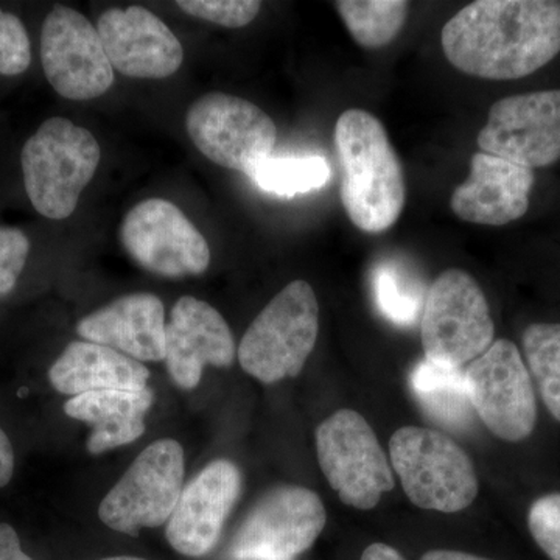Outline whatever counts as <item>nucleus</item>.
Here are the masks:
<instances>
[{
    "label": "nucleus",
    "instance_id": "f257e3e1",
    "mask_svg": "<svg viewBox=\"0 0 560 560\" xmlns=\"http://www.w3.org/2000/svg\"><path fill=\"white\" fill-rule=\"evenodd\" d=\"M447 60L467 75L525 79L560 54L558 0H477L441 33Z\"/></svg>",
    "mask_w": 560,
    "mask_h": 560
},
{
    "label": "nucleus",
    "instance_id": "f03ea898",
    "mask_svg": "<svg viewBox=\"0 0 560 560\" xmlns=\"http://www.w3.org/2000/svg\"><path fill=\"white\" fill-rule=\"evenodd\" d=\"M334 142L349 220L368 234L388 231L404 212L407 184L382 121L364 109L345 110L335 125Z\"/></svg>",
    "mask_w": 560,
    "mask_h": 560
},
{
    "label": "nucleus",
    "instance_id": "7ed1b4c3",
    "mask_svg": "<svg viewBox=\"0 0 560 560\" xmlns=\"http://www.w3.org/2000/svg\"><path fill=\"white\" fill-rule=\"evenodd\" d=\"M101 145L65 117L44 121L21 154L25 190L33 208L50 220L72 215L81 191L101 164Z\"/></svg>",
    "mask_w": 560,
    "mask_h": 560
},
{
    "label": "nucleus",
    "instance_id": "20e7f679",
    "mask_svg": "<svg viewBox=\"0 0 560 560\" xmlns=\"http://www.w3.org/2000/svg\"><path fill=\"white\" fill-rule=\"evenodd\" d=\"M319 334V304L311 283L293 280L243 335L238 363L250 377L275 385L304 370Z\"/></svg>",
    "mask_w": 560,
    "mask_h": 560
},
{
    "label": "nucleus",
    "instance_id": "39448f33",
    "mask_svg": "<svg viewBox=\"0 0 560 560\" xmlns=\"http://www.w3.org/2000/svg\"><path fill=\"white\" fill-rule=\"evenodd\" d=\"M389 463L401 488L420 510H467L480 490L470 456L447 434L401 427L389 440Z\"/></svg>",
    "mask_w": 560,
    "mask_h": 560
},
{
    "label": "nucleus",
    "instance_id": "423d86ee",
    "mask_svg": "<svg viewBox=\"0 0 560 560\" xmlns=\"http://www.w3.org/2000/svg\"><path fill=\"white\" fill-rule=\"evenodd\" d=\"M420 338L427 360L456 370L492 346L495 323L469 272L451 268L431 283L420 315Z\"/></svg>",
    "mask_w": 560,
    "mask_h": 560
},
{
    "label": "nucleus",
    "instance_id": "0eeeda50",
    "mask_svg": "<svg viewBox=\"0 0 560 560\" xmlns=\"http://www.w3.org/2000/svg\"><path fill=\"white\" fill-rule=\"evenodd\" d=\"M315 440L320 470L346 506L374 510L396 486L389 456L360 412H334L319 423Z\"/></svg>",
    "mask_w": 560,
    "mask_h": 560
},
{
    "label": "nucleus",
    "instance_id": "6e6552de",
    "mask_svg": "<svg viewBox=\"0 0 560 560\" xmlns=\"http://www.w3.org/2000/svg\"><path fill=\"white\" fill-rule=\"evenodd\" d=\"M184 471L179 442H153L102 500L98 517L109 529L132 537L142 528L167 525L183 493Z\"/></svg>",
    "mask_w": 560,
    "mask_h": 560
},
{
    "label": "nucleus",
    "instance_id": "1a4fd4ad",
    "mask_svg": "<svg viewBox=\"0 0 560 560\" xmlns=\"http://www.w3.org/2000/svg\"><path fill=\"white\" fill-rule=\"evenodd\" d=\"M326 522L318 493L302 486H279L254 504L232 537L228 559L296 560L311 550Z\"/></svg>",
    "mask_w": 560,
    "mask_h": 560
},
{
    "label": "nucleus",
    "instance_id": "9d476101",
    "mask_svg": "<svg viewBox=\"0 0 560 560\" xmlns=\"http://www.w3.org/2000/svg\"><path fill=\"white\" fill-rule=\"evenodd\" d=\"M471 408L493 436L506 442L528 440L537 425L534 382L521 349L497 340L464 370Z\"/></svg>",
    "mask_w": 560,
    "mask_h": 560
},
{
    "label": "nucleus",
    "instance_id": "9b49d317",
    "mask_svg": "<svg viewBox=\"0 0 560 560\" xmlns=\"http://www.w3.org/2000/svg\"><path fill=\"white\" fill-rule=\"evenodd\" d=\"M187 135L208 160L249 175L275 150L278 130L259 106L235 95L212 92L195 102Z\"/></svg>",
    "mask_w": 560,
    "mask_h": 560
},
{
    "label": "nucleus",
    "instance_id": "f8f14e48",
    "mask_svg": "<svg viewBox=\"0 0 560 560\" xmlns=\"http://www.w3.org/2000/svg\"><path fill=\"white\" fill-rule=\"evenodd\" d=\"M120 242L140 268L162 278L198 276L209 268L205 235L178 206L161 198L139 202L127 213Z\"/></svg>",
    "mask_w": 560,
    "mask_h": 560
},
{
    "label": "nucleus",
    "instance_id": "ddd939ff",
    "mask_svg": "<svg viewBox=\"0 0 560 560\" xmlns=\"http://www.w3.org/2000/svg\"><path fill=\"white\" fill-rule=\"evenodd\" d=\"M44 75L61 97L84 102L113 86L114 69L97 28L79 11L55 7L40 32Z\"/></svg>",
    "mask_w": 560,
    "mask_h": 560
},
{
    "label": "nucleus",
    "instance_id": "4468645a",
    "mask_svg": "<svg viewBox=\"0 0 560 560\" xmlns=\"http://www.w3.org/2000/svg\"><path fill=\"white\" fill-rule=\"evenodd\" d=\"M482 153L522 167H550L560 160V90L511 95L493 103L478 135Z\"/></svg>",
    "mask_w": 560,
    "mask_h": 560
},
{
    "label": "nucleus",
    "instance_id": "2eb2a0df",
    "mask_svg": "<svg viewBox=\"0 0 560 560\" xmlns=\"http://www.w3.org/2000/svg\"><path fill=\"white\" fill-rule=\"evenodd\" d=\"M241 469L230 459H217L184 486L167 522L165 537L179 555L202 558L220 541L224 525L241 499Z\"/></svg>",
    "mask_w": 560,
    "mask_h": 560
},
{
    "label": "nucleus",
    "instance_id": "dca6fc26",
    "mask_svg": "<svg viewBox=\"0 0 560 560\" xmlns=\"http://www.w3.org/2000/svg\"><path fill=\"white\" fill-rule=\"evenodd\" d=\"M97 32L113 69L131 79H167L183 65L175 33L143 7L106 10Z\"/></svg>",
    "mask_w": 560,
    "mask_h": 560
},
{
    "label": "nucleus",
    "instance_id": "f3484780",
    "mask_svg": "<svg viewBox=\"0 0 560 560\" xmlns=\"http://www.w3.org/2000/svg\"><path fill=\"white\" fill-rule=\"evenodd\" d=\"M235 355L234 337L220 312L197 298H179L165 326L164 361L173 383L180 389L197 388L208 364L230 368Z\"/></svg>",
    "mask_w": 560,
    "mask_h": 560
},
{
    "label": "nucleus",
    "instance_id": "a211bd4d",
    "mask_svg": "<svg viewBox=\"0 0 560 560\" xmlns=\"http://www.w3.org/2000/svg\"><path fill=\"white\" fill-rule=\"evenodd\" d=\"M534 171L488 153H475L469 178L453 191L451 208L459 220L504 226L528 212Z\"/></svg>",
    "mask_w": 560,
    "mask_h": 560
},
{
    "label": "nucleus",
    "instance_id": "6ab92c4d",
    "mask_svg": "<svg viewBox=\"0 0 560 560\" xmlns=\"http://www.w3.org/2000/svg\"><path fill=\"white\" fill-rule=\"evenodd\" d=\"M165 313L160 298L135 293L84 316L77 334L140 361L165 360Z\"/></svg>",
    "mask_w": 560,
    "mask_h": 560
},
{
    "label": "nucleus",
    "instance_id": "aec40b11",
    "mask_svg": "<svg viewBox=\"0 0 560 560\" xmlns=\"http://www.w3.org/2000/svg\"><path fill=\"white\" fill-rule=\"evenodd\" d=\"M154 404V390L106 389L70 397L65 404L69 418L91 427L88 452L101 455L138 441L145 433V416Z\"/></svg>",
    "mask_w": 560,
    "mask_h": 560
},
{
    "label": "nucleus",
    "instance_id": "412c9836",
    "mask_svg": "<svg viewBox=\"0 0 560 560\" xmlns=\"http://www.w3.org/2000/svg\"><path fill=\"white\" fill-rule=\"evenodd\" d=\"M150 378L145 364L91 341L70 342L49 370V382L68 396L106 389H143Z\"/></svg>",
    "mask_w": 560,
    "mask_h": 560
},
{
    "label": "nucleus",
    "instance_id": "4be33fe9",
    "mask_svg": "<svg viewBox=\"0 0 560 560\" xmlns=\"http://www.w3.org/2000/svg\"><path fill=\"white\" fill-rule=\"evenodd\" d=\"M411 386L422 407L448 427L467 425L471 408L466 374L423 359L411 374Z\"/></svg>",
    "mask_w": 560,
    "mask_h": 560
},
{
    "label": "nucleus",
    "instance_id": "5701e85b",
    "mask_svg": "<svg viewBox=\"0 0 560 560\" xmlns=\"http://www.w3.org/2000/svg\"><path fill=\"white\" fill-rule=\"evenodd\" d=\"M346 27L363 49H382L397 38L407 22L405 0H340L335 3Z\"/></svg>",
    "mask_w": 560,
    "mask_h": 560
},
{
    "label": "nucleus",
    "instance_id": "b1692460",
    "mask_svg": "<svg viewBox=\"0 0 560 560\" xmlns=\"http://www.w3.org/2000/svg\"><path fill=\"white\" fill-rule=\"evenodd\" d=\"M249 178L268 194L278 197H296L319 190L329 183L330 165L323 156L304 154V156H271L261 161Z\"/></svg>",
    "mask_w": 560,
    "mask_h": 560
},
{
    "label": "nucleus",
    "instance_id": "393cba45",
    "mask_svg": "<svg viewBox=\"0 0 560 560\" xmlns=\"http://www.w3.org/2000/svg\"><path fill=\"white\" fill-rule=\"evenodd\" d=\"M372 290L378 311L397 326H411L422 315L427 291L410 270L396 260H383L372 270Z\"/></svg>",
    "mask_w": 560,
    "mask_h": 560
},
{
    "label": "nucleus",
    "instance_id": "a878e982",
    "mask_svg": "<svg viewBox=\"0 0 560 560\" xmlns=\"http://www.w3.org/2000/svg\"><path fill=\"white\" fill-rule=\"evenodd\" d=\"M530 378L552 419L560 423V324L536 323L522 335Z\"/></svg>",
    "mask_w": 560,
    "mask_h": 560
},
{
    "label": "nucleus",
    "instance_id": "bb28decb",
    "mask_svg": "<svg viewBox=\"0 0 560 560\" xmlns=\"http://www.w3.org/2000/svg\"><path fill=\"white\" fill-rule=\"evenodd\" d=\"M176 5L198 20L226 28H242L260 13L259 0H179Z\"/></svg>",
    "mask_w": 560,
    "mask_h": 560
},
{
    "label": "nucleus",
    "instance_id": "cd10ccee",
    "mask_svg": "<svg viewBox=\"0 0 560 560\" xmlns=\"http://www.w3.org/2000/svg\"><path fill=\"white\" fill-rule=\"evenodd\" d=\"M32 62L31 39L20 18L0 9V75H21Z\"/></svg>",
    "mask_w": 560,
    "mask_h": 560
},
{
    "label": "nucleus",
    "instance_id": "c85d7f7f",
    "mask_svg": "<svg viewBox=\"0 0 560 560\" xmlns=\"http://www.w3.org/2000/svg\"><path fill=\"white\" fill-rule=\"evenodd\" d=\"M530 536L551 560H560V492L548 493L530 504Z\"/></svg>",
    "mask_w": 560,
    "mask_h": 560
},
{
    "label": "nucleus",
    "instance_id": "c756f323",
    "mask_svg": "<svg viewBox=\"0 0 560 560\" xmlns=\"http://www.w3.org/2000/svg\"><path fill=\"white\" fill-rule=\"evenodd\" d=\"M31 242L14 228H0V296L11 293L27 264Z\"/></svg>",
    "mask_w": 560,
    "mask_h": 560
},
{
    "label": "nucleus",
    "instance_id": "7c9ffc66",
    "mask_svg": "<svg viewBox=\"0 0 560 560\" xmlns=\"http://www.w3.org/2000/svg\"><path fill=\"white\" fill-rule=\"evenodd\" d=\"M0 560H33L22 551L20 537L9 523H0Z\"/></svg>",
    "mask_w": 560,
    "mask_h": 560
},
{
    "label": "nucleus",
    "instance_id": "2f4dec72",
    "mask_svg": "<svg viewBox=\"0 0 560 560\" xmlns=\"http://www.w3.org/2000/svg\"><path fill=\"white\" fill-rule=\"evenodd\" d=\"M14 452L5 431L0 429V488H5L13 478Z\"/></svg>",
    "mask_w": 560,
    "mask_h": 560
},
{
    "label": "nucleus",
    "instance_id": "473e14b6",
    "mask_svg": "<svg viewBox=\"0 0 560 560\" xmlns=\"http://www.w3.org/2000/svg\"><path fill=\"white\" fill-rule=\"evenodd\" d=\"M360 560H407L396 548L386 544H372L361 555Z\"/></svg>",
    "mask_w": 560,
    "mask_h": 560
},
{
    "label": "nucleus",
    "instance_id": "72a5a7b5",
    "mask_svg": "<svg viewBox=\"0 0 560 560\" xmlns=\"http://www.w3.org/2000/svg\"><path fill=\"white\" fill-rule=\"evenodd\" d=\"M420 560H492L480 558V556L469 555V552L453 550H433L425 552Z\"/></svg>",
    "mask_w": 560,
    "mask_h": 560
},
{
    "label": "nucleus",
    "instance_id": "f704fd0d",
    "mask_svg": "<svg viewBox=\"0 0 560 560\" xmlns=\"http://www.w3.org/2000/svg\"><path fill=\"white\" fill-rule=\"evenodd\" d=\"M101 560H145L142 558H132V556H114V558H105Z\"/></svg>",
    "mask_w": 560,
    "mask_h": 560
}]
</instances>
